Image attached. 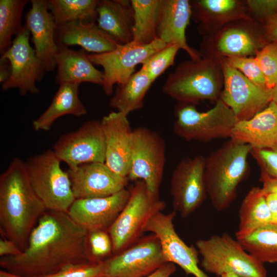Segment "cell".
Returning a JSON list of instances; mask_svg holds the SVG:
<instances>
[{
    "instance_id": "cell-1",
    "label": "cell",
    "mask_w": 277,
    "mask_h": 277,
    "mask_svg": "<svg viewBox=\"0 0 277 277\" xmlns=\"http://www.w3.org/2000/svg\"><path fill=\"white\" fill-rule=\"evenodd\" d=\"M96 260L90 251L89 232L67 212L47 210L29 236L26 248L16 256L0 259L2 269L25 277H44L73 264Z\"/></svg>"
},
{
    "instance_id": "cell-2",
    "label": "cell",
    "mask_w": 277,
    "mask_h": 277,
    "mask_svg": "<svg viewBox=\"0 0 277 277\" xmlns=\"http://www.w3.org/2000/svg\"><path fill=\"white\" fill-rule=\"evenodd\" d=\"M47 209L33 189L25 162L14 159L0 175V231L22 251Z\"/></svg>"
},
{
    "instance_id": "cell-3",
    "label": "cell",
    "mask_w": 277,
    "mask_h": 277,
    "mask_svg": "<svg viewBox=\"0 0 277 277\" xmlns=\"http://www.w3.org/2000/svg\"><path fill=\"white\" fill-rule=\"evenodd\" d=\"M252 148L231 139L205 158L204 180L207 195L219 211L233 201L238 186L248 171Z\"/></svg>"
},
{
    "instance_id": "cell-4",
    "label": "cell",
    "mask_w": 277,
    "mask_h": 277,
    "mask_svg": "<svg viewBox=\"0 0 277 277\" xmlns=\"http://www.w3.org/2000/svg\"><path fill=\"white\" fill-rule=\"evenodd\" d=\"M224 84L221 58L202 57L180 64L170 73L163 92L180 103L196 105L200 101H217Z\"/></svg>"
},
{
    "instance_id": "cell-5",
    "label": "cell",
    "mask_w": 277,
    "mask_h": 277,
    "mask_svg": "<svg viewBox=\"0 0 277 277\" xmlns=\"http://www.w3.org/2000/svg\"><path fill=\"white\" fill-rule=\"evenodd\" d=\"M204 269L217 276L232 272L240 277H267L264 264L245 250L240 242L227 233L195 243Z\"/></svg>"
},
{
    "instance_id": "cell-6",
    "label": "cell",
    "mask_w": 277,
    "mask_h": 277,
    "mask_svg": "<svg viewBox=\"0 0 277 277\" xmlns=\"http://www.w3.org/2000/svg\"><path fill=\"white\" fill-rule=\"evenodd\" d=\"M53 150L32 156L25 162L31 186L47 210L68 212L75 200L67 171Z\"/></svg>"
},
{
    "instance_id": "cell-7",
    "label": "cell",
    "mask_w": 277,
    "mask_h": 277,
    "mask_svg": "<svg viewBox=\"0 0 277 277\" xmlns=\"http://www.w3.org/2000/svg\"><path fill=\"white\" fill-rule=\"evenodd\" d=\"M129 190L128 202L108 230L114 254L133 244L149 219L165 207L159 197L150 193L143 181H136Z\"/></svg>"
},
{
    "instance_id": "cell-8",
    "label": "cell",
    "mask_w": 277,
    "mask_h": 277,
    "mask_svg": "<svg viewBox=\"0 0 277 277\" xmlns=\"http://www.w3.org/2000/svg\"><path fill=\"white\" fill-rule=\"evenodd\" d=\"M196 105L179 103L175 108V134L186 141L206 142L229 137L239 122L233 111L221 98L213 108L199 111Z\"/></svg>"
},
{
    "instance_id": "cell-9",
    "label": "cell",
    "mask_w": 277,
    "mask_h": 277,
    "mask_svg": "<svg viewBox=\"0 0 277 277\" xmlns=\"http://www.w3.org/2000/svg\"><path fill=\"white\" fill-rule=\"evenodd\" d=\"M267 44L263 28L257 21L240 19L203 36L199 52L202 57H251Z\"/></svg>"
},
{
    "instance_id": "cell-10",
    "label": "cell",
    "mask_w": 277,
    "mask_h": 277,
    "mask_svg": "<svg viewBox=\"0 0 277 277\" xmlns=\"http://www.w3.org/2000/svg\"><path fill=\"white\" fill-rule=\"evenodd\" d=\"M165 146L164 139L156 132L145 127L133 130L128 179L143 181L156 197L163 175Z\"/></svg>"
},
{
    "instance_id": "cell-11",
    "label": "cell",
    "mask_w": 277,
    "mask_h": 277,
    "mask_svg": "<svg viewBox=\"0 0 277 277\" xmlns=\"http://www.w3.org/2000/svg\"><path fill=\"white\" fill-rule=\"evenodd\" d=\"M166 45L159 38L148 44L132 41L126 44L118 45L115 49L109 52L89 54L88 58L93 65L103 67V89L105 94L110 95L115 84L125 83L135 72L137 65L142 64L151 55Z\"/></svg>"
},
{
    "instance_id": "cell-12",
    "label": "cell",
    "mask_w": 277,
    "mask_h": 277,
    "mask_svg": "<svg viewBox=\"0 0 277 277\" xmlns=\"http://www.w3.org/2000/svg\"><path fill=\"white\" fill-rule=\"evenodd\" d=\"M53 151L69 169L89 163H105V141L101 121H88L76 131L63 134Z\"/></svg>"
},
{
    "instance_id": "cell-13",
    "label": "cell",
    "mask_w": 277,
    "mask_h": 277,
    "mask_svg": "<svg viewBox=\"0 0 277 277\" xmlns=\"http://www.w3.org/2000/svg\"><path fill=\"white\" fill-rule=\"evenodd\" d=\"M166 263L160 243L152 234L104 261L102 277H145Z\"/></svg>"
},
{
    "instance_id": "cell-14",
    "label": "cell",
    "mask_w": 277,
    "mask_h": 277,
    "mask_svg": "<svg viewBox=\"0 0 277 277\" xmlns=\"http://www.w3.org/2000/svg\"><path fill=\"white\" fill-rule=\"evenodd\" d=\"M224 84L220 98L239 121L249 120L272 101L273 90L259 87L221 58Z\"/></svg>"
},
{
    "instance_id": "cell-15",
    "label": "cell",
    "mask_w": 277,
    "mask_h": 277,
    "mask_svg": "<svg viewBox=\"0 0 277 277\" xmlns=\"http://www.w3.org/2000/svg\"><path fill=\"white\" fill-rule=\"evenodd\" d=\"M30 35L29 29L24 25L10 48L1 55L9 62L11 68L10 77L1 84L3 91L17 88L22 95L40 93L36 82L42 80L46 71L30 45Z\"/></svg>"
},
{
    "instance_id": "cell-16",
    "label": "cell",
    "mask_w": 277,
    "mask_h": 277,
    "mask_svg": "<svg viewBox=\"0 0 277 277\" xmlns=\"http://www.w3.org/2000/svg\"><path fill=\"white\" fill-rule=\"evenodd\" d=\"M205 165V157L199 155L182 160L173 170L170 181L173 206L183 218L193 212L207 195Z\"/></svg>"
},
{
    "instance_id": "cell-17",
    "label": "cell",
    "mask_w": 277,
    "mask_h": 277,
    "mask_svg": "<svg viewBox=\"0 0 277 277\" xmlns=\"http://www.w3.org/2000/svg\"><path fill=\"white\" fill-rule=\"evenodd\" d=\"M175 214L174 210L167 214L158 212L148 221L144 232L157 238L167 262L179 265L187 274L208 277L199 267L197 250L186 245L176 233L173 223Z\"/></svg>"
},
{
    "instance_id": "cell-18",
    "label": "cell",
    "mask_w": 277,
    "mask_h": 277,
    "mask_svg": "<svg viewBox=\"0 0 277 277\" xmlns=\"http://www.w3.org/2000/svg\"><path fill=\"white\" fill-rule=\"evenodd\" d=\"M130 194L129 190L124 189L108 196L75 199L67 213L89 232H108L126 205Z\"/></svg>"
},
{
    "instance_id": "cell-19",
    "label": "cell",
    "mask_w": 277,
    "mask_h": 277,
    "mask_svg": "<svg viewBox=\"0 0 277 277\" xmlns=\"http://www.w3.org/2000/svg\"><path fill=\"white\" fill-rule=\"evenodd\" d=\"M67 172L75 199L113 195L125 189L129 181L113 171L105 163L84 164Z\"/></svg>"
},
{
    "instance_id": "cell-20",
    "label": "cell",
    "mask_w": 277,
    "mask_h": 277,
    "mask_svg": "<svg viewBox=\"0 0 277 277\" xmlns=\"http://www.w3.org/2000/svg\"><path fill=\"white\" fill-rule=\"evenodd\" d=\"M105 141V163L120 176L128 177L133 130L127 115L112 111L101 121Z\"/></svg>"
},
{
    "instance_id": "cell-21",
    "label": "cell",
    "mask_w": 277,
    "mask_h": 277,
    "mask_svg": "<svg viewBox=\"0 0 277 277\" xmlns=\"http://www.w3.org/2000/svg\"><path fill=\"white\" fill-rule=\"evenodd\" d=\"M31 7L25 15V25L32 35L34 50L46 71L56 67L55 57L58 47L55 39L56 28L49 12L48 1L31 0Z\"/></svg>"
},
{
    "instance_id": "cell-22",
    "label": "cell",
    "mask_w": 277,
    "mask_h": 277,
    "mask_svg": "<svg viewBox=\"0 0 277 277\" xmlns=\"http://www.w3.org/2000/svg\"><path fill=\"white\" fill-rule=\"evenodd\" d=\"M191 18L189 0H160L156 34L167 45H175L192 60L202 58L199 52L187 43L186 30Z\"/></svg>"
},
{
    "instance_id": "cell-23",
    "label": "cell",
    "mask_w": 277,
    "mask_h": 277,
    "mask_svg": "<svg viewBox=\"0 0 277 277\" xmlns=\"http://www.w3.org/2000/svg\"><path fill=\"white\" fill-rule=\"evenodd\" d=\"M191 18L198 24L197 31L206 36L213 34L227 24L240 19H253L245 1H190Z\"/></svg>"
},
{
    "instance_id": "cell-24",
    "label": "cell",
    "mask_w": 277,
    "mask_h": 277,
    "mask_svg": "<svg viewBox=\"0 0 277 277\" xmlns=\"http://www.w3.org/2000/svg\"><path fill=\"white\" fill-rule=\"evenodd\" d=\"M230 138L252 149H277V104L271 101L252 118L239 121Z\"/></svg>"
},
{
    "instance_id": "cell-25",
    "label": "cell",
    "mask_w": 277,
    "mask_h": 277,
    "mask_svg": "<svg viewBox=\"0 0 277 277\" xmlns=\"http://www.w3.org/2000/svg\"><path fill=\"white\" fill-rule=\"evenodd\" d=\"M55 39L58 47L78 45L95 54L112 51L120 45L94 22L79 21L56 26Z\"/></svg>"
},
{
    "instance_id": "cell-26",
    "label": "cell",
    "mask_w": 277,
    "mask_h": 277,
    "mask_svg": "<svg viewBox=\"0 0 277 277\" xmlns=\"http://www.w3.org/2000/svg\"><path fill=\"white\" fill-rule=\"evenodd\" d=\"M57 72L55 82L63 84L80 85L90 83L102 86L104 74L95 68L83 49L75 50L60 47L55 57Z\"/></svg>"
},
{
    "instance_id": "cell-27",
    "label": "cell",
    "mask_w": 277,
    "mask_h": 277,
    "mask_svg": "<svg viewBox=\"0 0 277 277\" xmlns=\"http://www.w3.org/2000/svg\"><path fill=\"white\" fill-rule=\"evenodd\" d=\"M97 25L120 45L133 39L134 12L131 0L99 1Z\"/></svg>"
},
{
    "instance_id": "cell-28",
    "label": "cell",
    "mask_w": 277,
    "mask_h": 277,
    "mask_svg": "<svg viewBox=\"0 0 277 277\" xmlns=\"http://www.w3.org/2000/svg\"><path fill=\"white\" fill-rule=\"evenodd\" d=\"M80 85L63 84L47 109L32 123L35 131L49 130L55 121L65 115L81 116L87 109L78 96Z\"/></svg>"
},
{
    "instance_id": "cell-29",
    "label": "cell",
    "mask_w": 277,
    "mask_h": 277,
    "mask_svg": "<svg viewBox=\"0 0 277 277\" xmlns=\"http://www.w3.org/2000/svg\"><path fill=\"white\" fill-rule=\"evenodd\" d=\"M239 216L236 239L272 223V214L262 188L254 187L250 190L242 202Z\"/></svg>"
},
{
    "instance_id": "cell-30",
    "label": "cell",
    "mask_w": 277,
    "mask_h": 277,
    "mask_svg": "<svg viewBox=\"0 0 277 277\" xmlns=\"http://www.w3.org/2000/svg\"><path fill=\"white\" fill-rule=\"evenodd\" d=\"M153 82L141 69L124 84L118 85L109 102L110 107L127 115L143 106L146 93Z\"/></svg>"
},
{
    "instance_id": "cell-31",
    "label": "cell",
    "mask_w": 277,
    "mask_h": 277,
    "mask_svg": "<svg viewBox=\"0 0 277 277\" xmlns=\"http://www.w3.org/2000/svg\"><path fill=\"white\" fill-rule=\"evenodd\" d=\"M237 240L246 251L261 263H277V224L262 226Z\"/></svg>"
},
{
    "instance_id": "cell-32",
    "label": "cell",
    "mask_w": 277,
    "mask_h": 277,
    "mask_svg": "<svg viewBox=\"0 0 277 277\" xmlns=\"http://www.w3.org/2000/svg\"><path fill=\"white\" fill-rule=\"evenodd\" d=\"M160 0H131L134 12V41L148 44L157 37L156 29Z\"/></svg>"
},
{
    "instance_id": "cell-33",
    "label": "cell",
    "mask_w": 277,
    "mask_h": 277,
    "mask_svg": "<svg viewBox=\"0 0 277 277\" xmlns=\"http://www.w3.org/2000/svg\"><path fill=\"white\" fill-rule=\"evenodd\" d=\"M98 3V0L48 1L56 26L79 21L95 22Z\"/></svg>"
},
{
    "instance_id": "cell-34",
    "label": "cell",
    "mask_w": 277,
    "mask_h": 277,
    "mask_svg": "<svg viewBox=\"0 0 277 277\" xmlns=\"http://www.w3.org/2000/svg\"><path fill=\"white\" fill-rule=\"evenodd\" d=\"M27 0L0 1V53H5L11 47L12 37L22 30L21 18Z\"/></svg>"
},
{
    "instance_id": "cell-35",
    "label": "cell",
    "mask_w": 277,
    "mask_h": 277,
    "mask_svg": "<svg viewBox=\"0 0 277 277\" xmlns=\"http://www.w3.org/2000/svg\"><path fill=\"white\" fill-rule=\"evenodd\" d=\"M180 48L175 45H166L148 58L142 64L141 70L154 82L168 68L174 65Z\"/></svg>"
},
{
    "instance_id": "cell-36",
    "label": "cell",
    "mask_w": 277,
    "mask_h": 277,
    "mask_svg": "<svg viewBox=\"0 0 277 277\" xmlns=\"http://www.w3.org/2000/svg\"><path fill=\"white\" fill-rule=\"evenodd\" d=\"M254 57L264 75L267 88L273 90L277 83V43H268Z\"/></svg>"
},
{
    "instance_id": "cell-37",
    "label": "cell",
    "mask_w": 277,
    "mask_h": 277,
    "mask_svg": "<svg viewBox=\"0 0 277 277\" xmlns=\"http://www.w3.org/2000/svg\"><path fill=\"white\" fill-rule=\"evenodd\" d=\"M223 59L256 85L267 88L264 75L254 56L228 57Z\"/></svg>"
},
{
    "instance_id": "cell-38",
    "label": "cell",
    "mask_w": 277,
    "mask_h": 277,
    "mask_svg": "<svg viewBox=\"0 0 277 277\" xmlns=\"http://www.w3.org/2000/svg\"><path fill=\"white\" fill-rule=\"evenodd\" d=\"M103 261L71 265L56 273L44 277H102Z\"/></svg>"
},
{
    "instance_id": "cell-39",
    "label": "cell",
    "mask_w": 277,
    "mask_h": 277,
    "mask_svg": "<svg viewBox=\"0 0 277 277\" xmlns=\"http://www.w3.org/2000/svg\"><path fill=\"white\" fill-rule=\"evenodd\" d=\"M250 154L261 170V175L277 180V149H252Z\"/></svg>"
},
{
    "instance_id": "cell-40",
    "label": "cell",
    "mask_w": 277,
    "mask_h": 277,
    "mask_svg": "<svg viewBox=\"0 0 277 277\" xmlns=\"http://www.w3.org/2000/svg\"><path fill=\"white\" fill-rule=\"evenodd\" d=\"M89 243L92 255L97 261L112 252V244L107 231L103 230L89 232Z\"/></svg>"
},
{
    "instance_id": "cell-41",
    "label": "cell",
    "mask_w": 277,
    "mask_h": 277,
    "mask_svg": "<svg viewBox=\"0 0 277 277\" xmlns=\"http://www.w3.org/2000/svg\"><path fill=\"white\" fill-rule=\"evenodd\" d=\"M251 17L258 22L263 23L277 12V0L245 1Z\"/></svg>"
},
{
    "instance_id": "cell-42",
    "label": "cell",
    "mask_w": 277,
    "mask_h": 277,
    "mask_svg": "<svg viewBox=\"0 0 277 277\" xmlns=\"http://www.w3.org/2000/svg\"><path fill=\"white\" fill-rule=\"evenodd\" d=\"M262 23V28L267 41L270 43H277V12Z\"/></svg>"
},
{
    "instance_id": "cell-43",
    "label": "cell",
    "mask_w": 277,
    "mask_h": 277,
    "mask_svg": "<svg viewBox=\"0 0 277 277\" xmlns=\"http://www.w3.org/2000/svg\"><path fill=\"white\" fill-rule=\"evenodd\" d=\"M23 251L12 241L2 237L0 239V256H10L20 254Z\"/></svg>"
},
{
    "instance_id": "cell-44",
    "label": "cell",
    "mask_w": 277,
    "mask_h": 277,
    "mask_svg": "<svg viewBox=\"0 0 277 277\" xmlns=\"http://www.w3.org/2000/svg\"><path fill=\"white\" fill-rule=\"evenodd\" d=\"M175 270V264L168 262L145 277H170Z\"/></svg>"
},
{
    "instance_id": "cell-45",
    "label": "cell",
    "mask_w": 277,
    "mask_h": 277,
    "mask_svg": "<svg viewBox=\"0 0 277 277\" xmlns=\"http://www.w3.org/2000/svg\"><path fill=\"white\" fill-rule=\"evenodd\" d=\"M11 72V65L9 62L1 57L0 59V83L2 84L7 81L10 76Z\"/></svg>"
},
{
    "instance_id": "cell-46",
    "label": "cell",
    "mask_w": 277,
    "mask_h": 277,
    "mask_svg": "<svg viewBox=\"0 0 277 277\" xmlns=\"http://www.w3.org/2000/svg\"><path fill=\"white\" fill-rule=\"evenodd\" d=\"M0 277H25L19 275H17L5 270H0Z\"/></svg>"
},
{
    "instance_id": "cell-47",
    "label": "cell",
    "mask_w": 277,
    "mask_h": 277,
    "mask_svg": "<svg viewBox=\"0 0 277 277\" xmlns=\"http://www.w3.org/2000/svg\"><path fill=\"white\" fill-rule=\"evenodd\" d=\"M272 102L277 104V83L273 89Z\"/></svg>"
},
{
    "instance_id": "cell-48",
    "label": "cell",
    "mask_w": 277,
    "mask_h": 277,
    "mask_svg": "<svg viewBox=\"0 0 277 277\" xmlns=\"http://www.w3.org/2000/svg\"><path fill=\"white\" fill-rule=\"evenodd\" d=\"M220 277H240L232 272H227L223 274Z\"/></svg>"
},
{
    "instance_id": "cell-49",
    "label": "cell",
    "mask_w": 277,
    "mask_h": 277,
    "mask_svg": "<svg viewBox=\"0 0 277 277\" xmlns=\"http://www.w3.org/2000/svg\"><path fill=\"white\" fill-rule=\"evenodd\" d=\"M272 223L277 224V214L272 215Z\"/></svg>"
}]
</instances>
